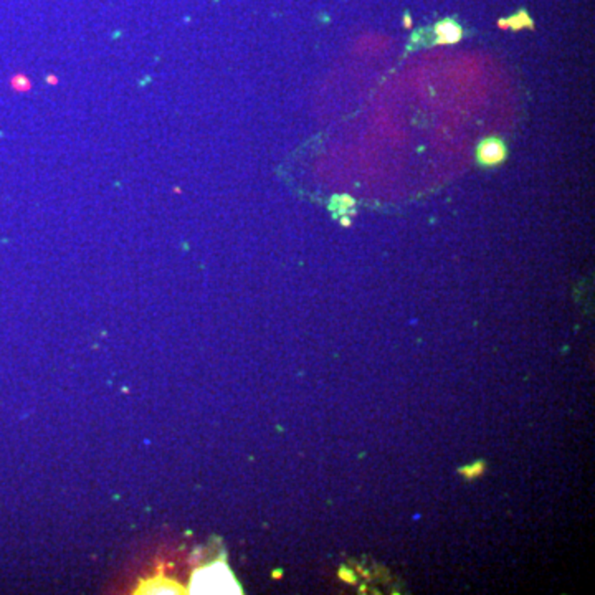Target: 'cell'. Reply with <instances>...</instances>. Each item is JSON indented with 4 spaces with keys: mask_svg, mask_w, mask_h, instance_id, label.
<instances>
[{
    "mask_svg": "<svg viewBox=\"0 0 595 595\" xmlns=\"http://www.w3.org/2000/svg\"><path fill=\"white\" fill-rule=\"evenodd\" d=\"M12 88L16 91H27L30 88V81H28L23 75H16L12 78Z\"/></svg>",
    "mask_w": 595,
    "mask_h": 595,
    "instance_id": "52a82bcc",
    "label": "cell"
},
{
    "mask_svg": "<svg viewBox=\"0 0 595 595\" xmlns=\"http://www.w3.org/2000/svg\"><path fill=\"white\" fill-rule=\"evenodd\" d=\"M498 27H500L501 30H512V32L522 30V28H529V30H533L534 22L526 11H519L516 16L498 20Z\"/></svg>",
    "mask_w": 595,
    "mask_h": 595,
    "instance_id": "277c9868",
    "label": "cell"
},
{
    "mask_svg": "<svg viewBox=\"0 0 595 595\" xmlns=\"http://www.w3.org/2000/svg\"><path fill=\"white\" fill-rule=\"evenodd\" d=\"M433 32L437 35V40L433 42V45H453V43H458L463 38V28L453 18L440 20L433 27Z\"/></svg>",
    "mask_w": 595,
    "mask_h": 595,
    "instance_id": "3957f363",
    "label": "cell"
},
{
    "mask_svg": "<svg viewBox=\"0 0 595 595\" xmlns=\"http://www.w3.org/2000/svg\"><path fill=\"white\" fill-rule=\"evenodd\" d=\"M483 471H485V463H483V462H478L476 465H473V467H467V468H463V470H462V473H463V475H465L467 478H475V476H478V475H481Z\"/></svg>",
    "mask_w": 595,
    "mask_h": 595,
    "instance_id": "ba28073f",
    "label": "cell"
},
{
    "mask_svg": "<svg viewBox=\"0 0 595 595\" xmlns=\"http://www.w3.org/2000/svg\"><path fill=\"white\" fill-rule=\"evenodd\" d=\"M341 224L344 227H349L351 225V219H347V217H342L341 219Z\"/></svg>",
    "mask_w": 595,
    "mask_h": 595,
    "instance_id": "30bf717a",
    "label": "cell"
},
{
    "mask_svg": "<svg viewBox=\"0 0 595 595\" xmlns=\"http://www.w3.org/2000/svg\"><path fill=\"white\" fill-rule=\"evenodd\" d=\"M402 23H404V27H405V28H412V17H410L409 13H405Z\"/></svg>",
    "mask_w": 595,
    "mask_h": 595,
    "instance_id": "9c48e42d",
    "label": "cell"
},
{
    "mask_svg": "<svg viewBox=\"0 0 595 595\" xmlns=\"http://www.w3.org/2000/svg\"><path fill=\"white\" fill-rule=\"evenodd\" d=\"M192 594H239L234 575L224 564H214L193 574L191 582Z\"/></svg>",
    "mask_w": 595,
    "mask_h": 595,
    "instance_id": "6da1fadb",
    "label": "cell"
},
{
    "mask_svg": "<svg viewBox=\"0 0 595 595\" xmlns=\"http://www.w3.org/2000/svg\"><path fill=\"white\" fill-rule=\"evenodd\" d=\"M141 589L143 590H139V592H144V594H181L182 592L177 584H174L171 582V580L162 579V577L151 580V582L143 585Z\"/></svg>",
    "mask_w": 595,
    "mask_h": 595,
    "instance_id": "5b68a950",
    "label": "cell"
},
{
    "mask_svg": "<svg viewBox=\"0 0 595 595\" xmlns=\"http://www.w3.org/2000/svg\"><path fill=\"white\" fill-rule=\"evenodd\" d=\"M332 207H337L341 212H344L346 209H349V207L354 205V198L349 197V196H335L332 197Z\"/></svg>",
    "mask_w": 595,
    "mask_h": 595,
    "instance_id": "8992f818",
    "label": "cell"
},
{
    "mask_svg": "<svg viewBox=\"0 0 595 595\" xmlns=\"http://www.w3.org/2000/svg\"><path fill=\"white\" fill-rule=\"evenodd\" d=\"M507 157V148L500 138L490 136L478 144L476 159L483 167H495L505 162Z\"/></svg>",
    "mask_w": 595,
    "mask_h": 595,
    "instance_id": "7a4b0ae2",
    "label": "cell"
}]
</instances>
